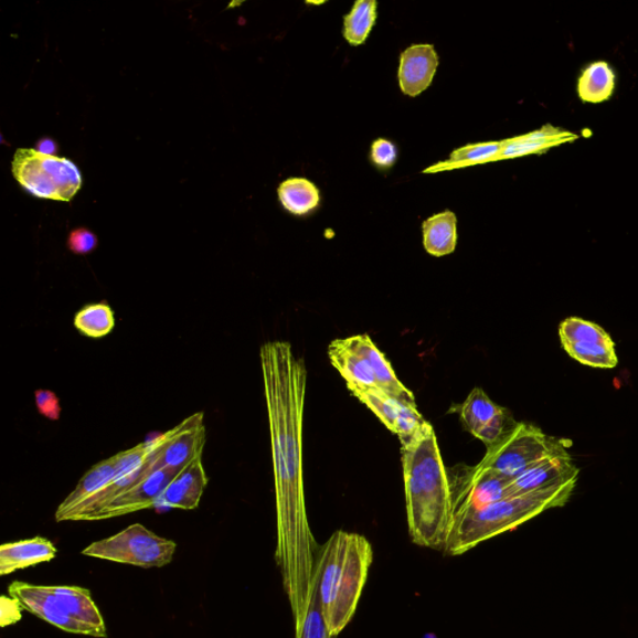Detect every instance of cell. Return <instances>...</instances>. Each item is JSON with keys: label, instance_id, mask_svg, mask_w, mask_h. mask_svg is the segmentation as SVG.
<instances>
[{"label": "cell", "instance_id": "44dd1931", "mask_svg": "<svg viewBox=\"0 0 638 638\" xmlns=\"http://www.w3.org/2000/svg\"><path fill=\"white\" fill-rule=\"evenodd\" d=\"M576 139L577 135L573 132L546 125V127L523 135V137L502 141V148L497 161L545 152L560 147V145L575 141Z\"/></svg>", "mask_w": 638, "mask_h": 638}, {"label": "cell", "instance_id": "83f0119b", "mask_svg": "<svg viewBox=\"0 0 638 638\" xmlns=\"http://www.w3.org/2000/svg\"><path fill=\"white\" fill-rule=\"evenodd\" d=\"M566 353L575 361L593 369L612 370L618 363L615 342L604 343H567L563 344Z\"/></svg>", "mask_w": 638, "mask_h": 638}, {"label": "cell", "instance_id": "d6986e66", "mask_svg": "<svg viewBox=\"0 0 638 638\" xmlns=\"http://www.w3.org/2000/svg\"><path fill=\"white\" fill-rule=\"evenodd\" d=\"M328 357H330L338 373L343 376L347 389L351 392L379 389L370 364L364 358L352 351L343 340H334L328 347Z\"/></svg>", "mask_w": 638, "mask_h": 638}, {"label": "cell", "instance_id": "e0dca14e", "mask_svg": "<svg viewBox=\"0 0 638 638\" xmlns=\"http://www.w3.org/2000/svg\"><path fill=\"white\" fill-rule=\"evenodd\" d=\"M439 56L430 44L412 45L401 54L398 79L404 94L418 96L427 91L437 73Z\"/></svg>", "mask_w": 638, "mask_h": 638}, {"label": "cell", "instance_id": "7402d4cb", "mask_svg": "<svg viewBox=\"0 0 638 638\" xmlns=\"http://www.w3.org/2000/svg\"><path fill=\"white\" fill-rule=\"evenodd\" d=\"M115 476V456L95 464L91 470L84 474V477L79 482H77V486L71 495L63 500L60 507H57L55 511V520L57 523H63L66 515H70L76 507H79L83 501L93 497L95 492H98L105 486H108Z\"/></svg>", "mask_w": 638, "mask_h": 638}, {"label": "cell", "instance_id": "484cf974", "mask_svg": "<svg viewBox=\"0 0 638 638\" xmlns=\"http://www.w3.org/2000/svg\"><path fill=\"white\" fill-rule=\"evenodd\" d=\"M375 0H358L343 19V36L352 46L365 43L376 22Z\"/></svg>", "mask_w": 638, "mask_h": 638}, {"label": "cell", "instance_id": "ba28073f", "mask_svg": "<svg viewBox=\"0 0 638 638\" xmlns=\"http://www.w3.org/2000/svg\"><path fill=\"white\" fill-rule=\"evenodd\" d=\"M454 518L461 512L478 510L511 496L510 479L478 464L448 469Z\"/></svg>", "mask_w": 638, "mask_h": 638}, {"label": "cell", "instance_id": "52a82bcc", "mask_svg": "<svg viewBox=\"0 0 638 638\" xmlns=\"http://www.w3.org/2000/svg\"><path fill=\"white\" fill-rule=\"evenodd\" d=\"M565 443L567 440L549 437L533 424L518 423L504 438L488 447L479 464L514 480Z\"/></svg>", "mask_w": 638, "mask_h": 638}, {"label": "cell", "instance_id": "4dcf8cb0", "mask_svg": "<svg viewBox=\"0 0 638 638\" xmlns=\"http://www.w3.org/2000/svg\"><path fill=\"white\" fill-rule=\"evenodd\" d=\"M502 148V141L468 145L450 155L447 166L468 167L474 163L497 161Z\"/></svg>", "mask_w": 638, "mask_h": 638}, {"label": "cell", "instance_id": "d6a6232c", "mask_svg": "<svg viewBox=\"0 0 638 638\" xmlns=\"http://www.w3.org/2000/svg\"><path fill=\"white\" fill-rule=\"evenodd\" d=\"M398 157L395 145L386 139H379L372 143L371 160L376 168L391 169Z\"/></svg>", "mask_w": 638, "mask_h": 638}, {"label": "cell", "instance_id": "836d02e7", "mask_svg": "<svg viewBox=\"0 0 638 638\" xmlns=\"http://www.w3.org/2000/svg\"><path fill=\"white\" fill-rule=\"evenodd\" d=\"M67 246L76 255H86L92 253L96 246H98V238L86 228H77L70 236L67 241Z\"/></svg>", "mask_w": 638, "mask_h": 638}, {"label": "cell", "instance_id": "ac0fdd59", "mask_svg": "<svg viewBox=\"0 0 638 638\" xmlns=\"http://www.w3.org/2000/svg\"><path fill=\"white\" fill-rule=\"evenodd\" d=\"M57 554L51 540L36 536L14 541L0 546V575H11L18 570H24L43 563H50Z\"/></svg>", "mask_w": 638, "mask_h": 638}, {"label": "cell", "instance_id": "3957f363", "mask_svg": "<svg viewBox=\"0 0 638 638\" xmlns=\"http://www.w3.org/2000/svg\"><path fill=\"white\" fill-rule=\"evenodd\" d=\"M373 563V547L361 534L338 530L319 547L315 579L328 630L337 637L351 623Z\"/></svg>", "mask_w": 638, "mask_h": 638}, {"label": "cell", "instance_id": "603a6c76", "mask_svg": "<svg viewBox=\"0 0 638 638\" xmlns=\"http://www.w3.org/2000/svg\"><path fill=\"white\" fill-rule=\"evenodd\" d=\"M457 222V216L451 211L440 212L423 222V245L429 255L443 257L456 251Z\"/></svg>", "mask_w": 638, "mask_h": 638}, {"label": "cell", "instance_id": "2e32d148", "mask_svg": "<svg viewBox=\"0 0 638 638\" xmlns=\"http://www.w3.org/2000/svg\"><path fill=\"white\" fill-rule=\"evenodd\" d=\"M209 485V477L202 462V453L192 459L185 468L180 470L170 481L158 506L172 509L195 510L200 506L202 496Z\"/></svg>", "mask_w": 638, "mask_h": 638}, {"label": "cell", "instance_id": "d590c367", "mask_svg": "<svg viewBox=\"0 0 638 638\" xmlns=\"http://www.w3.org/2000/svg\"><path fill=\"white\" fill-rule=\"evenodd\" d=\"M36 150L46 155H54V151L56 150V145L51 139H44L42 141H39Z\"/></svg>", "mask_w": 638, "mask_h": 638}, {"label": "cell", "instance_id": "9c48e42d", "mask_svg": "<svg viewBox=\"0 0 638 638\" xmlns=\"http://www.w3.org/2000/svg\"><path fill=\"white\" fill-rule=\"evenodd\" d=\"M460 418L467 430L487 447L495 446L518 425L508 410L492 402L480 389L472 390L461 404Z\"/></svg>", "mask_w": 638, "mask_h": 638}, {"label": "cell", "instance_id": "1f68e13d", "mask_svg": "<svg viewBox=\"0 0 638 638\" xmlns=\"http://www.w3.org/2000/svg\"><path fill=\"white\" fill-rule=\"evenodd\" d=\"M35 407L44 418L56 422L61 419L62 405L60 396L53 391L38 390L35 391Z\"/></svg>", "mask_w": 638, "mask_h": 638}, {"label": "cell", "instance_id": "cb8c5ba5", "mask_svg": "<svg viewBox=\"0 0 638 638\" xmlns=\"http://www.w3.org/2000/svg\"><path fill=\"white\" fill-rule=\"evenodd\" d=\"M616 76L606 62L588 65L578 77L577 94L584 103L600 104L612 98Z\"/></svg>", "mask_w": 638, "mask_h": 638}, {"label": "cell", "instance_id": "d4e9b609", "mask_svg": "<svg viewBox=\"0 0 638 638\" xmlns=\"http://www.w3.org/2000/svg\"><path fill=\"white\" fill-rule=\"evenodd\" d=\"M278 198L283 206L297 216L309 214L321 201L315 183L304 178L284 181L278 188Z\"/></svg>", "mask_w": 638, "mask_h": 638}, {"label": "cell", "instance_id": "5b68a950", "mask_svg": "<svg viewBox=\"0 0 638 638\" xmlns=\"http://www.w3.org/2000/svg\"><path fill=\"white\" fill-rule=\"evenodd\" d=\"M19 185L35 198L71 201L82 189V172L73 161L36 149H19L12 163Z\"/></svg>", "mask_w": 638, "mask_h": 638}, {"label": "cell", "instance_id": "6da1fadb", "mask_svg": "<svg viewBox=\"0 0 638 638\" xmlns=\"http://www.w3.org/2000/svg\"><path fill=\"white\" fill-rule=\"evenodd\" d=\"M260 371L273 448L277 549L276 562L295 625L311 594L318 546L309 527L304 478V415L307 369L291 344L273 341L259 348Z\"/></svg>", "mask_w": 638, "mask_h": 638}, {"label": "cell", "instance_id": "e575fe53", "mask_svg": "<svg viewBox=\"0 0 638 638\" xmlns=\"http://www.w3.org/2000/svg\"><path fill=\"white\" fill-rule=\"evenodd\" d=\"M24 607L12 596L0 598V626L3 628L22 620Z\"/></svg>", "mask_w": 638, "mask_h": 638}, {"label": "cell", "instance_id": "8992f818", "mask_svg": "<svg viewBox=\"0 0 638 638\" xmlns=\"http://www.w3.org/2000/svg\"><path fill=\"white\" fill-rule=\"evenodd\" d=\"M177 549L176 541L161 538L141 524H134L110 538L95 541L82 551V555L152 568L171 564Z\"/></svg>", "mask_w": 638, "mask_h": 638}, {"label": "cell", "instance_id": "5bb4252c", "mask_svg": "<svg viewBox=\"0 0 638 638\" xmlns=\"http://www.w3.org/2000/svg\"><path fill=\"white\" fill-rule=\"evenodd\" d=\"M206 437L204 413L192 414L191 417L177 425L173 437L160 449L155 467L158 470L168 468L179 472L200 453H204Z\"/></svg>", "mask_w": 638, "mask_h": 638}, {"label": "cell", "instance_id": "4316f807", "mask_svg": "<svg viewBox=\"0 0 638 638\" xmlns=\"http://www.w3.org/2000/svg\"><path fill=\"white\" fill-rule=\"evenodd\" d=\"M74 326L83 336L104 338L115 328V313L106 304L86 305L76 312Z\"/></svg>", "mask_w": 638, "mask_h": 638}, {"label": "cell", "instance_id": "7a4b0ae2", "mask_svg": "<svg viewBox=\"0 0 638 638\" xmlns=\"http://www.w3.org/2000/svg\"><path fill=\"white\" fill-rule=\"evenodd\" d=\"M402 466L413 543L446 549L454 520L453 499L448 468L432 424L403 444Z\"/></svg>", "mask_w": 638, "mask_h": 638}, {"label": "cell", "instance_id": "8fae6325", "mask_svg": "<svg viewBox=\"0 0 638 638\" xmlns=\"http://www.w3.org/2000/svg\"><path fill=\"white\" fill-rule=\"evenodd\" d=\"M8 594L17 598L25 612L65 632L96 637L93 628L74 620L47 586L14 582L9 585Z\"/></svg>", "mask_w": 638, "mask_h": 638}, {"label": "cell", "instance_id": "f1b7e54d", "mask_svg": "<svg viewBox=\"0 0 638 638\" xmlns=\"http://www.w3.org/2000/svg\"><path fill=\"white\" fill-rule=\"evenodd\" d=\"M560 340L567 343H604L612 342L613 338L603 327L586 321V319L570 317L560 325Z\"/></svg>", "mask_w": 638, "mask_h": 638}, {"label": "cell", "instance_id": "4fadbf2b", "mask_svg": "<svg viewBox=\"0 0 638 638\" xmlns=\"http://www.w3.org/2000/svg\"><path fill=\"white\" fill-rule=\"evenodd\" d=\"M177 471L168 468L153 471L150 476L140 481L139 485L123 492L121 496L115 498L109 502V504H106L100 510L94 512V514L86 518L85 521L114 519L132 514V512L140 510L158 507L162 492L166 491L170 481L177 476Z\"/></svg>", "mask_w": 638, "mask_h": 638}, {"label": "cell", "instance_id": "f546056e", "mask_svg": "<svg viewBox=\"0 0 638 638\" xmlns=\"http://www.w3.org/2000/svg\"><path fill=\"white\" fill-rule=\"evenodd\" d=\"M296 638H336L328 630L321 604H319L316 579L313 577L311 594H309L306 612L295 625Z\"/></svg>", "mask_w": 638, "mask_h": 638}, {"label": "cell", "instance_id": "277c9868", "mask_svg": "<svg viewBox=\"0 0 638 638\" xmlns=\"http://www.w3.org/2000/svg\"><path fill=\"white\" fill-rule=\"evenodd\" d=\"M577 480L510 497L488 507L461 512L453 520L446 550L453 556L468 553L485 541L514 530L549 509L564 507Z\"/></svg>", "mask_w": 638, "mask_h": 638}, {"label": "cell", "instance_id": "9a60e30c", "mask_svg": "<svg viewBox=\"0 0 638 638\" xmlns=\"http://www.w3.org/2000/svg\"><path fill=\"white\" fill-rule=\"evenodd\" d=\"M343 341L370 364L376 385L382 392L393 396L395 400L417 407L414 394L398 380L391 362L386 360L385 354L375 345L369 334H355L343 338Z\"/></svg>", "mask_w": 638, "mask_h": 638}, {"label": "cell", "instance_id": "7c38bea8", "mask_svg": "<svg viewBox=\"0 0 638 638\" xmlns=\"http://www.w3.org/2000/svg\"><path fill=\"white\" fill-rule=\"evenodd\" d=\"M570 442L563 444L517 479L511 481V496H523L528 492L565 485V482L577 480L578 468L575 466L567 447Z\"/></svg>", "mask_w": 638, "mask_h": 638}, {"label": "cell", "instance_id": "ffe728a7", "mask_svg": "<svg viewBox=\"0 0 638 638\" xmlns=\"http://www.w3.org/2000/svg\"><path fill=\"white\" fill-rule=\"evenodd\" d=\"M47 588L64 605L74 620L93 628L98 638L108 636L103 615L88 588L79 586H47Z\"/></svg>", "mask_w": 638, "mask_h": 638}, {"label": "cell", "instance_id": "30bf717a", "mask_svg": "<svg viewBox=\"0 0 638 638\" xmlns=\"http://www.w3.org/2000/svg\"><path fill=\"white\" fill-rule=\"evenodd\" d=\"M355 398L366 405L381 422L403 444L417 437L430 424L422 417L417 407L403 403L379 389L370 391H352Z\"/></svg>", "mask_w": 638, "mask_h": 638}]
</instances>
